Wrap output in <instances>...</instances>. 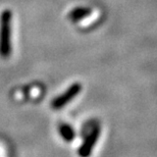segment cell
Segmentation results:
<instances>
[{"label": "cell", "mask_w": 157, "mask_h": 157, "mask_svg": "<svg viewBox=\"0 0 157 157\" xmlns=\"http://www.w3.org/2000/svg\"><path fill=\"white\" fill-rule=\"evenodd\" d=\"M12 12L4 9L0 14V57L8 58L12 52Z\"/></svg>", "instance_id": "1"}, {"label": "cell", "mask_w": 157, "mask_h": 157, "mask_svg": "<svg viewBox=\"0 0 157 157\" xmlns=\"http://www.w3.org/2000/svg\"><path fill=\"white\" fill-rule=\"evenodd\" d=\"M82 90H83V86L80 83L71 84L63 93L52 100L51 107L54 110H59V109L63 108L64 106H67L68 103L71 102V100L76 98Z\"/></svg>", "instance_id": "2"}, {"label": "cell", "mask_w": 157, "mask_h": 157, "mask_svg": "<svg viewBox=\"0 0 157 157\" xmlns=\"http://www.w3.org/2000/svg\"><path fill=\"white\" fill-rule=\"evenodd\" d=\"M100 134H101V128L100 125H95L85 139L84 143L80 146L78 150V154L80 157H90L92 155L94 147L96 146L97 141L99 140Z\"/></svg>", "instance_id": "3"}, {"label": "cell", "mask_w": 157, "mask_h": 157, "mask_svg": "<svg viewBox=\"0 0 157 157\" xmlns=\"http://www.w3.org/2000/svg\"><path fill=\"white\" fill-rule=\"evenodd\" d=\"M91 13H92V9L87 7V6H77L70 11L68 18L73 23H78L87 17H89Z\"/></svg>", "instance_id": "4"}, {"label": "cell", "mask_w": 157, "mask_h": 157, "mask_svg": "<svg viewBox=\"0 0 157 157\" xmlns=\"http://www.w3.org/2000/svg\"><path fill=\"white\" fill-rule=\"evenodd\" d=\"M58 131L61 138L67 143L71 142L76 138V132H75L73 127L68 124H60L58 127Z\"/></svg>", "instance_id": "5"}]
</instances>
